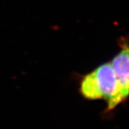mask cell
I'll use <instances>...</instances> for the list:
<instances>
[{"label": "cell", "instance_id": "6da1fadb", "mask_svg": "<svg viewBox=\"0 0 129 129\" xmlns=\"http://www.w3.org/2000/svg\"><path fill=\"white\" fill-rule=\"evenodd\" d=\"M80 92L88 100L103 99L111 111L119 105L118 83L111 63H104L87 74L80 83Z\"/></svg>", "mask_w": 129, "mask_h": 129}, {"label": "cell", "instance_id": "7a4b0ae2", "mask_svg": "<svg viewBox=\"0 0 129 129\" xmlns=\"http://www.w3.org/2000/svg\"><path fill=\"white\" fill-rule=\"evenodd\" d=\"M128 46L125 45L113 57L111 66L118 83V100L119 104L127 99L129 88V56Z\"/></svg>", "mask_w": 129, "mask_h": 129}]
</instances>
